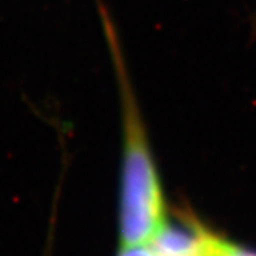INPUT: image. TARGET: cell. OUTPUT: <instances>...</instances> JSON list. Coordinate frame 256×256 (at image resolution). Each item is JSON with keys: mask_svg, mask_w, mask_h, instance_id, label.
Here are the masks:
<instances>
[{"mask_svg": "<svg viewBox=\"0 0 256 256\" xmlns=\"http://www.w3.org/2000/svg\"><path fill=\"white\" fill-rule=\"evenodd\" d=\"M98 14L112 63L120 101V246L151 245L166 224L162 180L117 28L102 3H98Z\"/></svg>", "mask_w": 256, "mask_h": 256, "instance_id": "cell-1", "label": "cell"}, {"mask_svg": "<svg viewBox=\"0 0 256 256\" xmlns=\"http://www.w3.org/2000/svg\"><path fill=\"white\" fill-rule=\"evenodd\" d=\"M151 246L156 256H236L238 245L185 212L174 224H165Z\"/></svg>", "mask_w": 256, "mask_h": 256, "instance_id": "cell-2", "label": "cell"}, {"mask_svg": "<svg viewBox=\"0 0 256 256\" xmlns=\"http://www.w3.org/2000/svg\"><path fill=\"white\" fill-rule=\"evenodd\" d=\"M117 256H156L151 245H137V246H120Z\"/></svg>", "mask_w": 256, "mask_h": 256, "instance_id": "cell-3", "label": "cell"}, {"mask_svg": "<svg viewBox=\"0 0 256 256\" xmlns=\"http://www.w3.org/2000/svg\"><path fill=\"white\" fill-rule=\"evenodd\" d=\"M236 256H256L255 249H248V248L238 246L236 248Z\"/></svg>", "mask_w": 256, "mask_h": 256, "instance_id": "cell-4", "label": "cell"}, {"mask_svg": "<svg viewBox=\"0 0 256 256\" xmlns=\"http://www.w3.org/2000/svg\"><path fill=\"white\" fill-rule=\"evenodd\" d=\"M48 250H50V249H48V248H47V249H46V252H44V256L48 255Z\"/></svg>", "mask_w": 256, "mask_h": 256, "instance_id": "cell-5", "label": "cell"}]
</instances>
